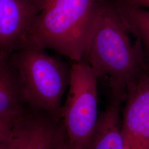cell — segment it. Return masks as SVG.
Here are the masks:
<instances>
[{
  "label": "cell",
  "mask_w": 149,
  "mask_h": 149,
  "mask_svg": "<svg viewBox=\"0 0 149 149\" xmlns=\"http://www.w3.org/2000/svg\"><path fill=\"white\" fill-rule=\"evenodd\" d=\"M132 31L112 0H103L84 59L98 77L107 76L110 86L125 88L145 59L141 40Z\"/></svg>",
  "instance_id": "6da1fadb"
},
{
  "label": "cell",
  "mask_w": 149,
  "mask_h": 149,
  "mask_svg": "<svg viewBox=\"0 0 149 149\" xmlns=\"http://www.w3.org/2000/svg\"><path fill=\"white\" fill-rule=\"evenodd\" d=\"M102 1L47 0L27 43L53 50L74 62L83 60Z\"/></svg>",
  "instance_id": "7a4b0ae2"
},
{
  "label": "cell",
  "mask_w": 149,
  "mask_h": 149,
  "mask_svg": "<svg viewBox=\"0 0 149 149\" xmlns=\"http://www.w3.org/2000/svg\"><path fill=\"white\" fill-rule=\"evenodd\" d=\"M27 106L45 112L61 121L62 98L69 86L70 69L46 53L27 43L8 55Z\"/></svg>",
  "instance_id": "3957f363"
},
{
  "label": "cell",
  "mask_w": 149,
  "mask_h": 149,
  "mask_svg": "<svg viewBox=\"0 0 149 149\" xmlns=\"http://www.w3.org/2000/svg\"><path fill=\"white\" fill-rule=\"evenodd\" d=\"M98 78L84 59L74 62L70 69L69 90L61 119L74 149H84L97 122Z\"/></svg>",
  "instance_id": "277c9868"
},
{
  "label": "cell",
  "mask_w": 149,
  "mask_h": 149,
  "mask_svg": "<svg viewBox=\"0 0 149 149\" xmlns=\"http://www.w3.org/2000/svg\"><path fill=\"white\" fill-rule=\"evenodd\" d=\"M122 133L125 149H149V58L125 86Z\"/></svg>",
  "instance_id": "5b68a950"
},
{
  "label": "cell",
  "mask_w": 149,
  "mask_h": 149,
  "mask_svg": "<svg viewBox=\"0 0 149 149\" xmlns=\"http://www.w3.org/2000/svg\"><path fill=\"white\" fill-rule=\"evenodd\" d=\"M64 131L61 120L27 106L12 129V149H54Z\"/></svg>",
  "instance_id": "8992f818"
},
{
  "label": "cell",
  "mask_w": 149,
  "mask_h": 149,
  "mask_svg": "<svg viewBox=\"0 0 149 149\" xmlns=\"http://www.w3.org/2000/svg\"><path fill=\"white\" fill-rule=\"evenodd\" d=\"M40 11L29 0H0V54L9 55L26 44Z\"/></svg>",
  "instance_id": "52a82bcc"
},
{
  "label": "cell",
  "mask_w": 149,
  "mask_h": 149,
  "mask_svg": "<svg viewBox=\"0 0 149 149\" xmlns=\"http://www.w3.org/2000/svg\"><path fill=\"white\" fill-rule=\"evenodd\" d=\"M110 88L108 104L99 114L95 128L84 149H125L120 112L125 90L119 87Z\"/></svg>",
  "instance_id": "ba28073f"
},
{
  "label": "cell",
  "mask_w": 149,
  "mask_h": 149,
  "mask_svg": "<svg viewBox=\"0 0 149 149\" xmlns=\"http://www.w3.org/2000/svg\"><path fill=\"white\" fill-rule=\"evenodd\" d=\"M27 105L8 55L0 54V115L19 114Z\"/></svg>",
  "instance_id": "9c48e42d"
},
{
  "label": "cell",
  "mask_w": 149,
  "mask_h": 149,
  "mask_svg": "<svg viewBox=\"0 0 149 149\" xmlns=\"http://www.w3.org/2000/svg\"><path fill=\"white\" fill-rule=\"evenodd\" d=\"M130 30L138 36L145 55L149 58V10L123 0H112Z\"/></svg>",
  "instance_id": "30bf717a"
},
{
  "label": "cell",
  "mask_w": 149,
  "mask_h": 149,
  "mask_svg": "<svg viewBox=\"0 0 149 149\" xmlns=\"http://www.w3.org/2000/svg\"><path fill=\"white\" fill-rule=\"evenodd\" d=\"M22 113L19 114L0 115V143L10 139L12 129L16 120Z\"/></svg>",
  "instance_id": "8fae6325"
},
{
  "label": "cell",
  "mask_w": 149,
  "mask_h": 149,
  "mask_svg": "<svg viewBox=\"0 0 149 149\" xmlns=\"http://www.w3.org/2000/svg\"><path fill=\"white\" fill-rule=\"evenodd\" d=\"M54 149H74L70 144L65 130L59 139V141Z\"/></svg>",
  "instance_id": "7c38bea8"
},
{
  "label": "cell",
  "mask_w": 149,
  "mask_h": 149,
  "mask_svg": "<svg viewBox=\"0 0 149 149\" xmlns=\"http://www.w3.org/2000/svg\"><path fill=\"white\" fill-rule=\"evenodd\" d=\"M134 5L149 10V0H123Z\"/></svg>",
  "instance_id": "4fadbf2b"
},
{
  "label": "cell",
  "mask_w": 149,
  "mask_h": 149,
  "mask_svg": "<svg viewBox=\"0 0 149 149\" xmlns=\"http://www.w3.org/2000/svg\"><path fill=\"white\" fill-rule=\"evenodd\" d=\"M0 149H12L10 139L7 141L0 143Z\"/></svg>",
  "instance_id": "5bb4252c"
},
{
  "label": "cell",
  "mask_w": 149,
  "mask_h": 149,
  "mask_svg": "<svg viewBox=\"0 0 149 149\" xmlns=\"http://www.w3.org/2000/svg\"><path fill=\"white\" fill-rule=\"evenodd\" d=\"M36 5L37 6L40 8V10L42 9L44 5H45L47 0H29Z\"/></svg>",
  "instance_id": "9a60e30c"
}]
</instances>
